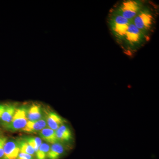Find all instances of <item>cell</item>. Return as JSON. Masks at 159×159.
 Returning a JSON list of instances; mask_svg holds the SVG:
<instances>
[{
	"label": "cell",
	"instance_id": "14",
	"mask_svg": "<svg viewBox=\"0 0 159 159\" xmlns=\"http://www.w3.org/2000/svg\"><path fill=\"white\" fill-rule=\"evenodd\" d=\"M20 149V152L29 154L31 155L34 156L36 154L34 148L25 141L24 139L17 141Z\"/></svg>",
	"mask_w": 159,
	"mask_h": 159
},
{
	"label": "cell",
	"instance_id": "8",
	"mask_svg": "<svg viewBox=\"0 0 159 159\" xmlns=\"http://www.w3.org/2000/svg\"><path fill=\"white\" fill-rule=\"evenodd\" d=\"M16 109V106L13 104H6L0 122L3 127L6 129L11 123Z\"/></svg>",
	"mask_w": 159,
	"mask_h": 159
},
{
	"label": "cell",
	"instance_id": "12",
	"mask_svg": "<svg viewBox=\"0 0 159 159\" xmlns=\"http://www.w3.org/2000/svg\"><path fill=\"white\" fill-rule=\"evenodd\" d=\"M43 117L42 111L39 104H32L28 109L27 117L29 121L35 122L41 119Z\"/></svg>",
	"mask_w": 159,
	"mask_h": 159
},
{
	"label": "cell",
	"instance_id": "6",
	"mask_svg": "<svg viewBox=\"0 0 159 159\" xmlns=\"http://www.w3.org/2000/svg\"><path fill=\"white\" fill-rule=\"evenodd\" d=\"M4 157L3 159H17L20 152L17 141L7 140L4 145Z\"/></svg>",
	"mask_w": 159,
	"mask_h": 159
},
{
	"label": "cell",
	"instance_id": "15",
	"mask_svg": "<svg viewBox=\"0 0 159 159\" xmlns=\"http://www.w3.org/2000/svg\"><path fill=\"white\" fill-rule=\"evenodd\" d=\"M24 139L34 148L35 152H37L40 146L42 144V139L39 137L29 136L25 137Z\"/></svg>",
	"mask_w": 159,
	"mask_h": 159
},
{
	"label": "cell",
	"instance_id": "4",
	"mask_svg": "<svg viewBox=\"0 0 159 159\" xmlns=\"http://www.w3.org/2000/svg\"><path fill=\"white\" fill-rule=\"evenodd\" d=\"M27 111L28 109L25 107L16 108L11 123L6 129L12 132L22 131L29 121L27 117Z\"/></svg>",
	"mask_w": 159,
	"mask_h": 159
},
{
	"label": "cell",
	"instance_id": "2",
	"mask_svg": "<svg viewBox=\"0 0 159 159\" xmlns=\"http://www.w3.org/2000/svg\"><path fill=\"white\" fill-rule=\"evenodd\" d=\"M155 20L153 13L148 9H144L142 7L132 22L138 29L146 35L147 32L153 27Z\"/></svg>",
	"mask_w": 159,
	"mask_h": 159
},
{
	"label": "cell",
	"instance_id": "11",
	"mask_svg": "<svg viewBox=\"0 0 159 159\" xmlns=\"http://www.w3.org/2000/svg\"><path fill=\"white\" fill-rule=\"evenodd\" d=\"M56 138L58 142H68L72 140V132L67 125L63 124L55 131Z\"/></svg>",
	"mask_w": 159,
	"mask_h": 159
},
{
	"label": "cell",
	"instance_id": "13",
	"mask_svg": "<svg viewBox=\"0 0 159 159\" xmlns=\"http://www.w3.org/2000/svg\"><path fill=\"white\" fill-rule=\"evenodd\" d=\"M40 138L46 142L53 144L58 142L56 138L55 131L49 127H46L39 132Z\"/></svg>",
	"mask_w": 159,
	"mask_h": 159
},
{
	"label": "cell",
	"instance_id": "5",
	"mask_svg": "<svg viewBox=\"0 0 159 159\" xmlns=\"http://www.w3.org/2000/svg\"><path fill=\"white\" fill-rule=\"evenodd\" d=\"M146 35L134 25L132 22L126 31L123 41L132 46L140 44L143 42Z\"/></svg>",
	"mask_w": 159,
	"mask_h": 159
},
{
	"label": "cell",
	"instance_id": "16",
	"mask_svg": "<svg viewBox=\"0 0 159 159\" xmlns=\"http://www.w3.org/2000/svg\"><path fill=\"white\" fill-rule=\"evenodd\" d=\"M50 149V146L47 143H42L36 152V159H46Z\"/></svg>",
	"mask_w": 159,
	"mask_h": 159
},
{
	"label": "cell",
	"instance_id": "18",
	"mask_svg": "<svg viewBox=\"0 0 159 159\" xmlns=\"http://www.w3.org/2000/svg\"><path fill=\"white\" fill-rule=\"evenodd\" d=\"M17 159H34V157L29 154L20 152Z\"/></svg>",
	"mask_w": 159,
	"mask_h": 159
},
{
	"label": "cell",
	"instance_id": "10",
	"mask_svg": "<svg viewBox=\"0 0 159 159\" xmlns=\"http://www.w3.org/2000/svg\"><path fill=\"white\" fill-rule=\"evenodd\" d=\"M66 151L65 145L61 142H57L51 145L47 155L48 159H59Z\"/></svg>",
	"mask_w": 159,
	"mask_h": 159
},
{
	"label": "cell",
	"instance_id": "9",
	"mask_svg": "<svg viewBox=\"0 0 159 159\" xmlns=\"http://www.w3.org/2000/svg\"><path fill=\"white\" fill-rule=\"evenodd\" d=\"M47 126V123L45 117L43 116L41 119L35 122L28 121L25 127L22 131L28 133L39 132Z\"/></svg>",
	"mask_w": 159,
	"mask_h": 159
},
{
	"label": "cell",
	"instance_id": "17",
	"mask_svg": "<svg viewBox=\"0 0 159 159\" xmlns=\"http://www.w3.org/2000/svg\"><path fill=\"white\" fill-rule=\"evenodd\" d=\"M7 141L6 137H0V159H3L4 157V145Z\"/></svg>",
	"mask_w": 159,
	"mask_h": 159
},
{
	"label": "cell",
	"instance_id": "19",
	"mask_svg": "<svg viewBox=\"0 0 159 159\" xmlns=\"http://www.w3.org/2000/svg\"><path fill=\"white\" fill-rule=\"evenodd\" d=\"M5 106L6 104H0V115H2V114L4 110H5Z\"/></svg>",
	"mask_w": 159,
	"mask_h": 159
},
{
	"label": "cell",
	"instance_id": "7",
	"mask_svg": "<svg viewBox=\"0 0 159 159\" xmlns=\"http://www.w3.org/2000/svg\"><path fill=\"white\" fill-rule=\"evenodd\" d=\"M45 117L47 125L49 128L54 131L57 130L60 126L64 124L66 122L64 119L54 112H49Z\"/></svg>",
	"mask_w": 159,
	"mask_h": 159
},
{
	"label": "cell",
	"instance_id": "1",
	"mask_svg": "<svg viewBox=\"0 0 159 159\" xmlns=\"http://www.w3.org/2000/svg\"><path fill=\"white\" fill-rule=\"evenodd\" d=\"M131 21L126 19L116 12H112L109 19V24L114 36L119 40L123 41Z\"/></svg>",
	"mask_w": 159,
	"mask_h": 159
},
{
	"label": "cell",
	"instance_id": "3",
	"mask_svg": "<svg viewBox=\"0 0 159 159\" xmlns=\"http://www.w3.org/2000/svg\"><path fill=\"white\" fill-rule=\"evenodd\" d=\"M142 7L140 2L128 0L120 3L114 12L132 21L134 18L135 17Z\"/></svg>",
	"mask_w": 159,
	"mask_h": 159
}]
</instances>
